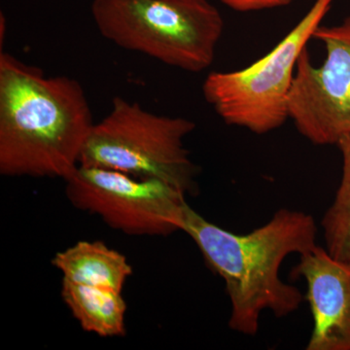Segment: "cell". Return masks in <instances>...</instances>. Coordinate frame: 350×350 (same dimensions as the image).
Segmentation results:
<instances>
[{"label": "cell", "instance_id": "cell-6", "mask_svg": "<svg viewBox=\"0 0 350 350\" xmlns=\"http://www.w3.org/2000/svg\"><path fill=\"white\" fill-rule=\"evenodd\" d=\"M64 181L73 206L96 214L117 231L163 237L183 232L187 195L165 182L83 165Z\"/></svg>", "mask_w": 350, "mask_h": 350}, {"label": "cell", "instance_id": "cell-12", "mask_svg": "<svg viewBox=\"0 0 350 350\" xmlns=\"http://www.w3.org/2000/svg\"><path fill=\"white\" fill-rule=\"evenodd\" d=\"M223 4L238 12H255L289 5L293 0H220Z\"/></svg>", "mask_w": 350, "mask_h": 350}, {"label": "cell", "instance_id": "cell-9", "mask_svg": "<svg viewBox=\"0 0 350 350\" xmlns=\"http://www.w3.org/2000/svg\"><path fill=\"white\" fill-rule=\"evenodd\" d=\"M51 262L64 280L119 292L133 273L126 258L101 241H79L57 252Z\"/></svg>", "mask_w": 350, "mask_h": 350}, {"label": "cell", "instance_id": "cell-7", "mask_svg": "<svg viewBox=\"0 0 350 350\" xmlns=\"http://www.w3.org/2000/svg\"><path fill=\"white\" fill-rule=\"evenodd\" d=\"M313 38L326 51L315 66L308 48L297 64L289 116L299 133L315 145H337L350 137V16L321 25Z\"/></svg>", "mask_w": 350, "mask_h": 350}, {"label": "cell", "instance_id": "cell-1", "mask_svg": "<svg viewBox=\"0 0 350 350\" xmlns=\"http://www.w3.org/2000/svg\"><path fill=\"white\" fill-rule=\"evenodd\" d=\"M84 89L0 54V174L68 178L94 126Z\"/></svg>", "mask_w": 350, "mask_h": 350}, {"label": "cell", "instance_id": "cell-4", "mask_svg": "<svg viewBox=\"0 0 350 350\" xmlns=\"http://www.w3.org/2000/svg\"><path fill=\"white\" fill-rule=\"evenodd\" d=\"M195 128L191 120L155 114L117 96L107 116L94 124L80 165L156 179L194 195L198 167L184 140Z\"/></svg>", "mask_w": 350, "mask_h": 350}, {"label": "cell", "instance_id": "cell-3", "mask_svg": "<svg viewBox=\"0 0 350 350\" xmlns=\"http://www.w3.org/2000/svg\"><path fill=\"white\" fill-rule=\"evenodd\" d=\"M91 11L103 38L188 72L211 66L224 31L207 0H94Z\"/></svg>", "mask_w": 350, "mask_h": 350}, {"label": "cell", "instance_id": "cell-8", "mask_svg": "<svg viewBox=\"0 0 350 350\" xmlns=\"http://www.w3.org/2000/svg\"><path fill=\"white\" fill-rule=\"evenodd\" d=\"M291 278H304L313 329L306 350H350V261L317 244L300 255Z\"/></svg>", "mask_w": 350, "mask_h": 350}, {"label": "cell", "instance_id": "cell-11", "mask_svg": "<svg viewBox=\"0 0 350 350\" xmlns=\"http://www.w3.org/2000/svg\"><path fill=\"white\" fill-rule=\"evenodd\" d=\"M337 146L342 158V178L321 228L327 251L336 259L350 261V137Z\"/></svg>", "mask_w": 350, "mask_h": 350}, {"label": "cell", "instance_id": "cell-10", "mask_svg": "<svg viewBox=\"0 0 350 350\" xmlns=\"http://www.w3.org/2000/svg\"><path fill=\"white\" fill-rule=\"evenodd\" d=\"M62 298L85 332L101 338L125 336L126 304L122 292L63 280Z\"/></svg>", "mask_w": 350, "mask_h": 350}, {"label": "cell", "instance_id": "cell-2", "mask_svg": "<svg viewBox=\"0 0 350 350\" xmlns=\"http://www.w3.org/2000/svg\"><path fill=\"white\" fill-rule=\"evenodd\" d=\"M183 232L197 244L207 267L224 280L231 301V330L255 336L265 310L282 319L305 300L298 288L283 282L280 271L285 258L317 245L319 228L310 214L280 208L266 224L238 234L189 206Z\"/></svg>", "mask_w": 350, "mask_h": 350}, {"label": "cell", "instance_id": "cell-5", "mask_svg": "<svg viewBox=\"0 0 350 350\" xmlns=\"http://www.w3.org/2000/svg\"><path fill=\"white\" fill-rule=\"evenodd\" d=\"M333 2L315 0L284 38L247 68L206 76L204 98L227 125L261 135L286 123L297 64Z\"/></svg>", "mask_w": 350, "mask_h": 350}]
</instances>
